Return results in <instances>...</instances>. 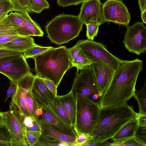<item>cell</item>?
Instances as JSON below:
<instances>
[{
  "mask_svg": "<svg viewBox=\"0 0 146 146\" xmlns=\"http://www.w3.org/2000/svg\"><path fill=\"white\" fill-rule=\"evenodd\" d=\"M123 42L130 52L139 55L146 50V28L143 23L137 22L127 26Z\"/></svg>",
  "mask_w": 146,
  "mask_h": 146,
  "instance_id": "30bf717a",
  "label": "cell"
},
{
  "mask_svg": "<svg viewBox=\"0 0 146 146\" xmlns=\"http://www.w3.org/2000/svg\"><path fill=\"white\" fill-rule=\"evenodd\" d=\"M70 120L72 125L74 127L76 123L77 100L76 96L70 91L63 96H58Z\"/></svg>",
  "mask_w": 146,
  "mask_h": 146,
  "instance_id": "ffe728a7",
  "label": "cell"
},
{
  "mask_svg": "<svg viewBox=\"0 0 146 146\" xmlns=\"http://www.w3.org/2000/svg\"><path fill=\"white\" fill-rule=\"evenodd\" d=\"M87 27L86 35L87 39L93 40L98 33L99 24H88L86 25Z\"/></svg>",
  "mask_w": 146,
  "mask_h": 146,
  "instance_id": "1f68e13d",
  "label": "cell"
},
{
  "mask_svg": "<svg viewBox=\"0 0 146 146\" xmlns=\"http://www.w3.org/2000/svg\"><path fill=\"white\" fill-rule=\"evenodd\" d=\"M38 120L42 129V133L73 146L76 138L65 134L56 129L51 124L40 119Z\"/></svg>",
  "mask_w": 146,
  "mask_h": 146,
  "instance_id": "ac0fdd59",
  "label": "cell"
},
{
  "mask_svg": "<svg viewBox=\"0 0 146 146\" xmlns=\"http://www.w3.org/2000/svg\"><path fill=\"white\" fill-rule=\"evenodd\" d=\"M91 66L98 87L103 94L110 83L115 70L101 60L93 62Z\"/></svg>",
  "mask_w": 146,
  "mask_h": 146,
  "instance_id": "9a60e30c",
  "label": "cell"
},
{
  "mask_svg": "<svg viewBox=\"0 0 146 146\" xmlns=\"http://www.w3.org/2000/svg\"><path fill=\"white\" fill-rule=\"evenodd\" d=\"M78 135V136L75 141L73 146H82L85 143L93 138L91 135L84 133H79Z\"/></svg>",
  "mask_w": 146,
  "mask_h": 146,
  "instance_id": "e575fe53",
  "label": "cell"
},
{
  "mask_svg": "<svg viewBox=\"0 0 146 146\" xmlns=\"http://www.w3.org/2000/svg\"><path fill=\"white\" fill-rule=\"evenodd\" d=\"M30 72V67L22 52L0 58V73L16 84Z\"/></svg>",
  "mask_w": 146,
  "mask_h": 146,
  "instance_id": "9c48e42d",
  "label": "cell"
},
{
  "mask_svg": "<svg viewBox=\"0 0 146 146\" xmlns=\"http://www.w3.org/2000/svg\"><path fill=\"white\" fill-rule=\"evenodd\" d=\"M17 87V84L10 80V85L7 91L4 103L7 101L9 98L12 97L15 94Z\"/></svg>",
  "mask_w": 146,
  "mask_h": 146,
  "instance_id": "74e56055",
  "label": "cell"
},
{
  "mask_svg": "<svg viewBox=\"0 0 146 146\" xmlns=\"http://www.w3.org/2000/svg\"><path fill=\"white\" fill-rule=\"evenodd\" d=\"M37 45L35 42L34 39L31 36H19L5 44L1 48L22 52Z\"/></svg>",
  "mask_w": 146,
  "mask_h": 146,
  "instance_id": "d6986e66",
  "label": "cell"
},
{
  "mask_svg": "<svg viewBox=\"0 0 146 146\" xmlns=\"http://www.w3.org/2000/svg\"><path fill=\"white\" fill-rule=\"evenodd\" d=\"M8 15L0 19V48L5 43L21 36L8 19Z\"/></svg>",
  "mask_w": 146,
  "mask_h": 146,
  "instance_id": "e0dca14e",
  "label": "cell"
},
{
  "mask_svg": "<svg viewBox=\"0 0 146 146\" xmlns=\"http://www.w3.org/2000/svg\"><path fill=\"white\" fill-rule=\"evenodd\" d=\"M141 16L143 23L146 24V10L141 12Z\"/></svg>",
  "mask_w": 146,
  "mask_h": 146,
  "instance_id": "c3c4849f",
  "label": "cell"
},
{
  "mask_svg": "<svg viewBox=\"0 0 146 146\" xmlns=\"http://www.w3.org/2000/svg\"><path fill=\"white\" fill-rule=\"evenodd\" d=\"M138 3L141 12L146 10V0H138Z\"/></svg>",
  "mask_w": 146,
  "mask_h": 146,
  "instance_id": "bcb514c9",
  "label": "cell"
},
{
  "mask_svg": "<svg viewBox=\"0 0 146 146\" xmlns=\"http://www.w3.org/2000/svg\"><path fill=\"white\" fill-rule=\"evenodd\" d=\"M143 146L137 142L134 137L130 138L118 142H113L110 143V146Z\"/></svg>",
  "mask_w": 146,
  "mask_h": 146,
  "instance_id": "836d02e7",
  "label": "cell"
},
{
  "mask_svg": "<svg viewBox=\"0 0 146 146\" xmlns=\"http://www.w3.org/2000/svg\"><path fill=\"white\" fill-rule=\"evenodd\" d=\"M83 25L78 15L62 14L48 22L45 29L47 37L52 42L61 45L77 37Z\"/></svg>",
  "mask_w": 146,
  "mask_h": 146,
  "instance_id": "277c9868",
  "label": "cell"
},
{
  "mask_svg": "<svg viewBox=\"0 0 146 146\" xmlns=\"http://www.w3.org/2000/svg\"><path fill=\"white\" fill-rule=\"evenodd\" d=\"M102 11L105 22L127 26L131 20L130 14L123 1L107 0L102 4Z\"/></svg>",
  "mask_w": 146,
  "mask_h": 146,
  "instance_id": "8fae6325",
  "label": "cell"
},
{
  "mask_svg": "<svg viewBox=\"0 0 146 146\" xmlns=\"http://www.w3.org/2000/svg\"><path fill=\"white\" fill-rule=\"evenodd\" d=\"M134 137L135 139L143 146H146V126L138 125Z\"/></svg>",
  "mask_w": 146,
  "mask_h": 146,
  "instance_id": "4dcf8cb0",
  "label": "cell"
},
{
  "mask_svg": "<svg viewBox=\"0 0 146 146\" xmlns=\"http://www.w3.org/2000/svg\"><path fill=\"white\" fill-rule=\"evenodd\" d=\"M84 0H57L58 5L63 7L71 5H77L82 3Z\"/></svg>",
  "mask_w": 146,
  "mask_h": 146,
  "instance_id": "8d00e7d4",
  "label": "cell"
},
{
  "mask_svg": "<svg viewBox=\"0 0 146 146\" xmlns=\"http://www.w3.org/2000/svg\"><path fill=\"white\" fill-rule=\"evenodd\" d=\"M5 120L4 113L0 111V126L5 127Z\"/></svg>",
  "mask_w": 146,
  "mask_h": 146,
  "instance_id": "7dc6e473",
  "label": "cell"
},
{
  "mask_svg": "<svg viewBox=\"0 0 146 146\" xmlns=\"http://www.w3.org/2000/svg\"><path fill=\"white\" fill-rule=\"evenodd\" d=\"M35 119L31 117L23 116V121L26 129L33 126Z\"/></svg>",
  "mask_w": 146,
  "mask_h": 146,
  "instance_id": "ee69618b",
  "label": "cell"
},
{
  "mask_svg": "<svg viewBox=\"0 0 146 146\" xmlns=\"http://www.w3.org/2000/svg\"><path fill=\"white\" fill-rule=\"evenodd\" d=\"M40 136L37 134L26 131V138L29 146H34Z\"/></svg>",
  "mask_w": 146,
  "mask_h": 146,
  "instance_id": "d590c367",
  "label": "cell"
},
{
  "mask_svg": "<svg viewBox=\"0 0 146 146\" xmlns=\"http://www.w3.org/2000/svg\"><path fill=\"white\" fill-rule=\"evenodd\" d=\"M137 113L138 125L146 126V114Z\"/></svg>",
  "mask_w": 146,
  "mask_h": 146,
  "instance_id": "f6af8a7d",
  "label": "cell"
},
{
  "mask_svg": "<svg viewBox=\"0 0 146 146\" xmlns=\"http://www.w3.org/2000/svg\"><path fill=\"white\" fill-rule=\"evenodd\" d=\"M77 71L71 91L76 96L90 98L95 94L102 96L91 65Z\"/></svg>",
  "mask_w": 146,
  "mask_h": 146,
  "instance_id": "ba28073f",
  "label": "cell"
},
{
  "mask_svg": "<svg viewBox=\"0 0 146 146\" xmlns=\"http://www.w3.org/2000/svg\"><path fill=\"white\" fill-rule=\"evenodd\" d=\"M49 7V3L45 0H31L29 9L32 13H39L44 9Z\"/></svg>",
  "mask_w": 146,
  "mask_h": 146,
  "instance_id": "f546056e",
  "label": "cell"
},
{
  "mask_svg": "<svg viewBox=\"0 0 146 146\" xmlns=\"http://www.w3.org/2000/svg\"><path fill=\"white\" fill-rule=\"evenodd\" d=\"M7 17L11 23L16 28L19 35L29 36H33L24 20L19 15L18 12H11L7 15Z\"/></svg>",
  "mask_w": 146,
  "mask_h": 146,
  "instance_id": "7402d4cb",
  "label": "cell"
},
{
  "mask_svg": "<svg viewBox=\"0 0 146 146\" xmlns=\"http://www.w3.org/2000/svg\"><path fill=\"white\" fill-rule=\"evenodd\" d=\"M93 62L80 49L78 56L72 62L73 66L77 68V71L91 66Z\"/></svg>",
  "mask_w": 146,
  "mask_h": 146,
  "instance_id": "83f0119b",
  "label": "cell"
},
{
  "mask_svg": "<svg viewBox=\"0 0 146 146\" xmlns=\"http://www.w3.org/2000/svg\"><path fill=\"white\" fill-rule=\"evenodd\" d=\"M0 141L11 143V139L8 132L5 127L0 126Z\"/></svg>",
  "mask_w": 146,
  "mask_h": 146,
  "instance_id": "f35d334b",
  "label": "cell"
},
{
  "mask_svg": "<svg viewBox=\"0 0 146 146\" xmlns=\"http://www.w3.org/2000/svg\"><path fill=\"white\" fill-rule=\"evenodd\" d=\"M133 106L126 103L101 108L97 122L91 135L97 143L111 139L128 122L137 117Z\"/></svg>",
  "mask_w": 146,
  "mask_h": 146,
  "instance_id": "7a4b0ae2",
  "label": "cell"
},
{
  "mask_svg": "<svg viewBox=\"0 0 146 146\" xmlns=\"http://www.w3.org/2000/svg\"><path fill=\"white\" fill-rule=\"evenodd\" d=\"M12 6L10 0H3L0 2V19L11 11Z\"/></svg>",
  "mask_w": 146,
  "mask_h": 146,
  "instance_id": "d6a6232c",
  "label": "cell"
},
{
  "mask_svg": "<svg viewBox=\"0 0 146 146\" xmlns=\"http://www.w3.org/2000/svg\"><path fill=\"white\" fill-rule=\"evenodd\" d=\"M42 110V114L37 119L45 121L60 132L76 139L78 135L71 125L67 123L57 115L51 108Z\"/></svg>",
  "mask_w": 146,
  "mask_h": 146,
  "instance_id": "2e32d148",
  "label": "cell"
},
{
  "mask_svg": "<svg viewBox=\"0 0 146 146\" xmlns=\"http://www.w3.org/2000/svg\"><path fill=\"white\" fill-rule=\"evenodd\" d=\"M31 92L39 108L43 110L51 108L56 96L48 88L42 79L36 75L35 76Z\"/></svg>",
  "mask_w": 146,
  "mask_h": 146,
  "instance_id": "5bb4252c",
  "label": "cell"
},
{
  "mask_svg": "<svg viewBox=\"0 0 146 146\" xmlns=\"http://www.w3.org/2000/svg\"><path fill=\"white\" fill-rule=\"evenodd\" d=\"M3 0H0V2L1 1H3Z\"/></svg>",
  "mask_w": 146,
  "mask_h": 146,
  "instance_id": "f907efd6",
  "label": "cell"
},
{
  "mask_svg": "<svg viewBox=\"0 0 146 146\" xmlns=\"http://www.w3.org/2000/svg\"><path fill=\"white\" fill-rule=\"evenodd\" d=\"M33 59L36 75L50 80L57 87L66 72L74 66L65 46L54 47Z\"/></svg>",
  "mask_w": 146,
  "mask_h": 146,
  "instance_id": "3957f363",
  "label": "cell"
},
{
  "mask_svg": "<svg viewBox=\"0 0 146 146\" xmlns=\"http://www.w3.org/2000/svg\"><path fill=\"white\" fill-rule=\"evenodd\" d=\"M138 126L137 118L127 122L111 138L113 142H118L134 137Z\"/></svg>",
  "mask_w": 146,
  "mask_h": 146,
  "instance_id": "44dd1931",
  "label": "cell"
},
{
  "mask_svg": "<svg viewBox=\"0 0 146 146\" xmlns=\"http://www.w3.org/2000/svg\"><path fill=\"white\" fill-rule=\"evenodd\" d=\"M51 108L57 115L65 122L72 125L69 116L57 95L53 101Z\"/></svg>",
  "mask_w": 146,
  "mask_h": 146,
  "instance_id": "cb8c5ba5",
  "label": "cell"
},
{
  "mask_svg": "<svg viewBox=\"0 0 146 146\" xmlns=\"http://www.w3.org/2000/svg\"><path fill=\"white\" fill-rule=\"evenodd\" d=\"M53 48L52 46H42L37 45L24 51L23 54L26 59L29 58H33L36 56Z\"/></svg>",
  "mask_w": 146,
  "mask_h": 146,
  "instance_id": "f1b7e54d",
  "label": "cell"
},
{
  "mask_svg": "<svg viewBox=\"0 0 146 146\" xmlns=\"http://www.w3.org/2000/svg\"><path fill=\"white\" fill-rule=\"evenodd\" d=\"M75 45L93 62L101 60L115 70L123 60L113 55L105 45L93 40H80Z\"/></svg>",
  "mask_w": 146,
  "mask_h": 146,
  "instance_id": "52a82bcc",
  "label": "cell"
},
{
  "mask_svg": "<svg viewBox=\"0 0 146 146\" xmlns=\"http://www.w3.org/2000/svg\"><path fill=\"white\" fill-rule=\"evenodd\" d=\"M42 79L48 88L55 96H56L57 95V87L50 80L46 79Z\"/></svg>",
  "mask_w": 146,
  "mask_h": 146,
  "instance_id": "ab89813d",
  "label": "cell"
},
{
  "mask_svg": "<svg viewBox=\"0 0 146 146\" xmlns=\"http://www.w3.org/2000/svg\"><path fill=\"white\" fill-rule=\"evenodd\" d=\"M18 14L24 20L33 36H42L44 33L39 25L33 20L28 13H21L18 12Z\"/></svg>",
  "mask_w": 146,
  "mask_h": 146,
  "instance_id": "603a6c76",
  "label": "cell"
},
{
  "mask_svg": "<svg viewBox=\"0 0 146 146\" xmlns=\"http://www.w3.org/2000/svg\"><path fill=\"white\" fill-rule=\"evenodd\" d=\"M110 143L106 141L102 143H98L95 141L93 138L88 140L82 145L86 146H110Z\"/></svg>",
  "mask_w": 146,
  "mask_h": 146,
  "instance_id": "b9f144b4",
  "label": "cell"
},
{
  "mask_svg": "<svg viewBox=\"0 0 146 146\" xmlns=\"http://www.w3.org/2000/svg\"><path fill=\"white\" fill-rule=\"evenodd\" d=\"M70 57L72 62L78 56L79 51L80 48L75 45L73 46L67 48Z\"/></svg>",
  "mask_w": 146,
  "mask_h": 146,
  "instance_id": "60d3db41",
  "label": "cell"
},
{
  "mask_svg": "<svg viewBox=\"0 0 146 146\" xmlns=\"http://www.w3.org/2000/svg\"><path fill=\"white\" fill-rule=\"evenodd\" d=\"M5 120V127L11 139V146H29L26 140V128L17 106L11 100L9 111L3 112Z\"/></svg>",
  "mask_w": 146,
  "mask_h": 146,
  "instance_id": "8992f818",
  "label": "cell"
},
{
  "mask_svg": "<svg viewBox=\"0 0 146 146\" xmlns=\"http://www.w3.org/2000/svg\"><path fill=\"white\" fill-rule=\"evenodd\" d=\"M143 69L142 61L136 58L123 60L115 70L111 82L102 96L101 108L121 104L135 94V85Z\"/></svg>",
  "mask_w": 146,
  "mask_h": 146,
  "instance_id": "6da1fadb",
  "label": "cell"
},
{
  "mask_svg": "<svg viewBox=\"0 0 146 146\" xmlns=\"http://www.w3.org/2000/svg\"><path fill=\"white\" fill-rule=\"evenodd\" d=\"M136 92L134 97L138 102L139 108L138 113L146 114V83L145 81L142 88Z\"/></svg>",
  "mask_w": 146,
  "mask_h": 146,
  "instance_id": "d4e9b609",
  "label": "cell"
},
{
  "mask_svg": "<svg viewBox=\"0 0 146 146\" xmlns=\"http://www.w3.org/2000/svg\"><path fill=\"white\" fill-rule=\"evenodd\" d=\"M11 146L10 143L0 141V146Z\"/></svg>",
  "mask_w": 146,
  "mask_h": 146,
  "instance_id": "681fc988",
  "label": "cell"
},
{
  "mask_svg": "<svg viewBox=\"0 0 146 146\" xmlns=\"http://www.w3.org/2000/svg\"><path fill=\"white\" fill-rule=\"evenodd\" d=\"M77 100L76 123L74 129L77 134L91 135L98 120L101 108L90 98L75 96Z\"/></svg>",
  "mask_w": 146,
  "mask_h": 146,
  "instance_id": "5b68a950",
  "label": "cell"
},
{
  "mask_svg": "<svg viewBox=\"0 0 146 146\" xmlns=\"http://www.w3.org/2000/svg\"><path fill=\"white\" fill-rule=\"evenodd\" d=\"M35 146H69L67 144L42 133Z\"/></svg>",
  "mask_w": 146,
  "mask_h": 146,
  "instance_id": "484cf974",
  "label": "cell"
},
{
  "mask_svg": "<svg viewBox=\"0 0 146 146\" xmlns=\"http://www.w3.org/2000/svg\"></svg>",
  "mask_w": 146,
  "mask_h": 146,
  "instance_id": "816d5d0a",
  "label": "cell"
},
{
  "mask_svg": "<svg viewBox=\"0 0 146 146\" xmlns=\"http://www.w3.org/2000/svg\"><path fill=\"white\" fill-rule=\"evenodd\" d=\"M21 52L4 48H0V58L8 56L19 54Z\"/></svg>",
  "mask_w": 146,
  "mask_h": 146,
  "instance_id": "7bdbcfd3",
  "label": "cell"
},
{
  "mask_svg": "<svg viewBox=\"0 0 146 146\" xmlns=\"http://www.w3.org/2000/svg\"><path fill=\"white\" fill-rule=\"evenodd\" d=\"M35 76L30 72L21 78L17 83L16 90L12 97L11 100L17 106L23 116L31 117L27 106L26 98L28 91L32 88Z\"/></svg>",
  "mask_w": 146,
  "mask_h": 146,
  "instance_id": "7c38bea8",
  "label": "cell"
},
{
  "mask_svg": "<svg viewBox=\"0 0 146 146\" xmlns=\"http://www.w3.org/2000/svg\"><path fill=\"white\" fill-rule=\"evenodd\" d=\"M12 6L11 12L29 14L32 13L29 9L31 0H10Z\"/></svg>",
  "mask_w": 146,
  "mask_h": 146,
  "instance_id": "4316f807",
  "label": "cell"
},
{
  "mask_svg": "<svg viewBox=\"0 0 146 146\" xmlns=\"http://www.w3.org/2000/svg\"><path fill=\"white\" fill-rule=\"evenodd\" d=\"M102 4L100 0L83 1L78 16L84 24H92L100 25L105 23L102 11Z\"/></svg>",
  "mask_w": 146,
  "mask_h": 146,
  "instance_id": "4fadbf2b",
  "label": "cell"
}]
</instances>
